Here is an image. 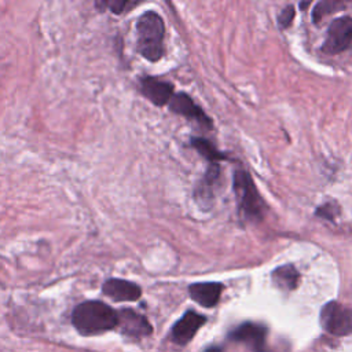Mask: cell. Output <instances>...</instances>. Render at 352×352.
Returning a JSON list of instances; mask_svg holds the SVG:
<instances>
[{
    "instance_id": "1",
    "label": "cell",
    "mask_w": 352,
    "mask_h": 352,
    "mask_svg": "<svg viewBox=\"0 0 352 352\" xmlns=\"http://www.w3.org/2000/svg\"><path fill=\"white\" fill-rule=\"evenodd\" d=\"M117 311L99 300L82 301L72 312V323L82 336H96L117 327Z\"/></svg>"
},
{
    "instance_id": "2",
    "label": "cell",
    "mask_w": 352,
    "mask_h": 352,
    "mask_svg": "<svg viewBox=\"0 0 352 352\" xmlns=\"http://www.w3.org/2000/svg\"><path fill=\"white\" fill-rule=\"evenodd\" d=\"M138 52L150 62H157L164 55L165 26L162 18L154 11H146L136 22Z\"/></svg>"
},
{
    "instance_id": "3",
    "label": "cell",
    "mask_w": 352,
    "mask_h": 352,
    "mask_svg": "<svg viewBox=\"0 0 352 352\" xmlns=\"http://www.w3.org/2000/svg\"><path fill=\"white\" fill-rule=\"evenodd\" d=\"M234 191L238 198L239 210L245 214L246 219H261L263 214V201L260 194L250 177V175L243 170L238 169L234 173Z\"/></svg>"
},
{
    "instance_id": "4",
    "label": "cell",
    "mask_w": 352,
    "mask_h": 352,
    "mask_svg": "<svg viewBox=\"0 0 352 352\" xmlns=\"http://www.w3.org/2000/svg\"><path fill=\"white\" fill-rule=\"evenodd\" d=\"M320 324L324 331L336 337L352 334V308L330 301L320 311Z\"/></svg>"
},
{
    "instance_id": "5",
    "label": "cell",
    "mask_w": 352,
    "mask_h": 352,
    "mask_svg": "<svg viewBox=\"0 0 352 352\" xmlns=\"http://www.w3.org/2000/svg\"><path fill=\"white\" fill-rule=\"evenodd\" d=\"M352 48V16H341L333 21L322 50L326 54H340Z\"/></svg>"
},
{
    "instance_id": "6",
    "label": "cell",
    "mask_w": 352,
    "mask_h": 352,
    "mask_svg": "<svg viewBox=\"0 0 352 352\" xmlns=\"http://www.w3.org/2000/svg\"><path fill=\"white\" fill-rule=\"evenodd\" d=\"M268 329L256 322H245L228 333V338L248 345L253 352H268L265 349Z\"/></svg>"
},
{
    "instance_id": "7",
    "label": "cell",
    "mask_w": 352,
    "mask_h": 352,
    "mask_svg": "<svg viewBox=\"0 0 352 352\" xmlns=\"http://www.w3.org/2000/svg\"><path fill=\"white\" fill-rule=\"evenodd\" d=\"M117 316H118L117 326L120 327L124 336H128L132 338H142V337L150 336L153 331V327L150 322L146 319V316L138 314L131 308H124L121 311H117Z\"/></svg>"
},
{
    "instance_id": "8",
    "label": "cell",
    "mask_w": 352,
    "mask_h": 352,
    "mask_svg": "<svg viewBox=\"0 0 352 352\" xmlns=\"http://www.w3.org/2000/svg\"><path fill=\"white\" fill-rule=\"evenodd\" d=\"M206 318L195 311H187L172 327V340L179 345H186L192 340L195 333L204 326Z\"/></svg>"
},
{
    "instance_id": "9",
    "label": "cell",
    "mask_w": 352,
    "mask_h": 352,
    "mask_svg": "<svg viewBox=\"0 0 352 352\" xmlns=\"http://www.w3.org/2000/svg\"><path fill=\"white\" fill-rule=\"evenodd\" d=\"M102 293L114 301H136L142 296V289L131 280L110 278L102 285Z\"/></svg>"
},
{
    "instance_id": "10",
    "label": "cell",
    "mask_w": 352,
    "mask_h": 352,
    "mask_svg": "<svg viewBox=\"0 0 352 352\" xmlns=\"http://www.w3.org/2000/svg\"><path fill=\"white\" fill-rule=\"evenodd\" d=\"M169 107L172 111L182 114L187 118H191L199 122L205 128H212L210 118L204 113V110L195 104V102L186 94H176L169 100Z\"/></svg>"
},
{
    "instance_id": "11",
    "label": "cell",
    "mask_w": 352,
    "mask_h": 352,
    "mask_svg": "<svg viewBox=\"0 0 352 352\" xmlns=\"http://www.w3.org/2000/svg\"><path fill=\"white\" fill-rule=\"evenodd\" d=\"M140 91L151 103L157 106L166 104L173 96L172 84L151 76L143 77L140 80Z\"/></svg>"
},
{
    "instance_id": "12",
    "label": "cell",
    "mask_w": 352,
    "mask_h": 352,
    "mask_svg": "<svg viewBox=\"0 0 352 352\" xmlns=\"http://www.w3.org/2000/svg\"><path fill=\"white\" fill-rule=\"evenodd\" d=\"M221 292H223L221 283H214V282L194 283V285H190L188 287V293L191 298L205 308L214 307L220 300Z\"/></svg>"
},
{
    "instance_id": "13",
    "label": "cell",
    "mask_w": 352,
    "mask_h": 352,
    "mask_svg": "<svg viewBox=\"0 0 352 352\" xmlns=\"http://www.w3.org/2000/svg\"><path fill=\"white\" fill-rule=\"evenodd\" d=\"M300 280V274L296 270L294 265L292 264H286L282 267H278L274 272H272V282L275 286H278L282 290H293L297 287Z\"/></svg>"
},
{
    "instance_id": "14",
    "label": "cell",
    "mask_w": 352,
    "mask_h": 352,
    "mask_svg": "<svg viewBox=\"0 0 352 352\" xmlns=\"http://www.w3.org/2000/svg\"><path fill=\"white\" fill-rule=\"evenodd\" d=\"M191 144L201 153V155H204L212 164H216L219 160H224L226 158L223 153L217 151L212 143H209L208 140H205L202 138H194L191 140Z\"/></svg>"
},
{
    "instance_id": "15",
    "label": "cell",
    "mask_w": 352,
    "mask_h": 352,
    "mask_svg": "<svg viewBox=\"0 0 352 352\" xmlns=\"http://www.w3.org/2000/svg\"><path fill=\"white\" fill-rule=\"evenodd\" d=\"M138 3L135 1H124V0H100L95 3V7L100 11H103L104 8H109L111 12L120 15L124 14L126 11H129L131 8L136 7Z\"/></svg>"
},
{
    "instance_id": "16",
    "label": "cell",
    "mask_w": 352,
    "mask_h": 352,
    "mask_svg": "<svg viewBox=\"0 0 352 352\" xmlns=\"http://www.w3.org/2000/svg\"><path fill=\"white\" fill-rule=\"evenodd\" d=\"M341 6H342V3H340V1H320V3L316 4V7L314 10L312 19L315 22H319L324 15L336 11Z\"/></svg>"
},
{
    "instance_id": "17",
    "label": "cell",
    "mask_w": 352,
    "mask_h": 352,
    "mask_svg": "<svg viewBox=\"0 0 352 352\" xmlns=\"http://www.w3.org/2000/svg\"><path fill=\"white\" fill-rule=\"evenodd\" d=\"M293 18H294V8H293L292 6H287V7L280 12V15H279V26H280L282 29L287 28V26L292 23Z\"/></svg>"
},
{
    "instance_id": "18",
    "label": "cell",
    "mask_w": 352,
    "mask_h": 352,
    "mask_svg": "<svg viewBox=\"0 0 352 352\" xmlns=\"http://www.w3.org/2000/svg\"><path fill=\"white\" fill-rule=\"evenodd\" d=\"M204 352H223L219 346H209L208 349H205Z\"/></svg>"
}]
</instances>
